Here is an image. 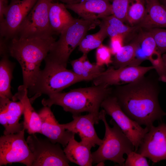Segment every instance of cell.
I'll return each instance as SVG.
<instances>
[{
  "mask_svg": "<svg viewBox=\"0 0 166 166\" xmlns=\"http://www.w3.org/2000/svg\"><path fill=\"white\" fill-rule=\"evenodd\" d=\"M162 57L164 64L166 66V54H163L162 55Z\"/></svg>",
  "mask_w": 166,
  "mask_h": 166,
  "instance_id": "37",
  "label": "cell"
},
{
  "mask_svg": "<svg viewBox=\"0 0 166 166\" xmlns=\"http://www.w3.org/2000/svg\"><path fill=\"white\" fill-rule=\"evenodd\" d=\"M137 152L154 163L166 160V123L149 128Z\"/></svg>",
  "mask_w": 166,
  "mask_h": 166,
  "instance_id": "13",
  "label": "cell"
},
{
  "mask_svg": "<svg viewBox=\"0 0 166 166\" xmlns=\"http://www.w3.org/2000/svg\"><path fill=\"white\" fill-rule=\"evenodd\" d=\"M100 27L103 28L108 36L110 37L121 34L127 37L139 28L137 26H129L113 15L105 16L101 19Z\"/></svg>",
  "mask_w": 166,
  "mask_h": 166,
  "instance_id": "21",
  "label": "cell"
},
{
  "mask_svg": "<svg viewBox=\"0 0 166 166\" xmlns=\"http://www.w3.org/2000/svg\"><path fill=\"white\" fill-rule=\"evenodd\" d=\"M110 38L109 47L112 53L115 55L124 45V36L121 34L116 35Z\"/></svg>",
  "mask_w": 166,
  "mask_h": 166,
  "instance_id": "32",
  "label": "cell"
},
{
  "mask_svg": "<svg viewBox=\"0 0 166 166\" xmlns=\"http://www.w3.org/2000/svg\"><path fill=\"white\" fill-rule=\"evenodd\" d=\"M146 10L144 18L136 26L149 29L166 28V10L159 0H145Z\"/></svg>",
  "mask_w": 166,
  "mask_h": 166,
  "instance_id": "18",
  "label": "cell"
},
{
  "mask_svg": "<svg viewBox=\"0 0 166 166\" xmlns=\"http://www.w3.org/2000/svg\"><path fill=\"white\" fill-rule=\"evenodd\" d=\"M166 10V0H159Z\"/></svg>",
  "mask_w": 166,
  "mask_h": 166,
  "instance_id": "38",
  "label": "cell"
},
{
  "mask_svg": "<svg viewBox=\"0 0 166 166\" xmlns=\"http://www.w3.org/2000/svg\"><path fill=\"white\" fill-rule=\"evenodd\" d=\"M14 64L8 56L2 57L0 62V97L13 100L14 95L11 91L10 83Z\"/></svg>",
  "mask_w": 166,
  "mask_h": 166,
  "instance_id": "24",
  "label": "cell"
},
{
  "mask_svg": "<svg viewBox=\"0 0 166 166\" xmlns=\"http://www.w3.org/2000/svg\"><path fill=\"white\" fill-rule=\"evenodd\" d=\"M100 21H90L82 18L74 21L60 34L59 39L52 45L44 60L51 61L66 68L70 56L78 46L89 30L99 26Z\"/></svg>",
  "mask_w": 166,
  "mask_h": 166,
  "instance_id": "6",
  "label": "cell"
},
{
  "mask_svg": "<svg viewBox=\"0 0 166 166\" xmlns=\"http://www.w3.org/2000/svg\"><path fill=\"white\" fill-rule=\"evenodd\" d=\"M138 46V44L135 39L130 43L124 45L112 59L113 66L115 69H118L131 66L135 59Z\"/></svg>",
  "mask_w": 166,
  "mask_h": 166,
  "instance_id": "25",
  "label": "cell"
},
{
  "mask_svg": "<svg viewBox=\"0 0 166 166\" xmlns=\"http://www.w3.org/2000/svg\"><path fill=\"white\" fill-rule=\"evenodd\" d=\"M149 164L146 157L134 151L130 152L128 155L124 166H148Z\"/></svg>",
  "mask_w": 166,
  "mask_h": 166,
  "instance_id": "31",
  "label": "cell"
},
{
  "mask_svg": "<svg viewBox=\"0 0 166 166\" xmlns=\"http://www.w3.org/2000/svg\"><path fill=\"white\" fill-rule=\"evenodd\" d=\"M109 1L103 0L86 1L72 4H65L69 9L81 18L95 21L113 15L112 5Z\"/></svg>",
  "mask_w": 166,
  "mask_h": 166,
  "instance_id": "16",
  "label": "cell"
},
{
  "mask_svg": "<svg viewBox=\"0 0 166 166\" xmlns=\"http://www.w3.org/2000/svg\"><path fill=\"white\" fill-rule=\"evenodd\" d=\"M106 114L103 109L100 111L99 117L104 124L105 132L101 144L97 150L92 152L93 164L109 160L120 166H124L125 160L123 157L124 154L128 155L134 151V146L113 119L110 121L113 127L109 125Z\"/></svg>",
  "mask_w": 166,
  "mask_h": 166,
  "instance_id": "5",
  "label": "cell"
},
{
  "mask_svg": "<svg viewBox=\"0 0 166 166\" xmlns=\"http://www.w3.org/2000/svg\"><path fill=\"white\" fill-rule=\"evenodd\" d=\"M20 101L23 106L24 128L30 134L41 133V121L38 113L34 110L28 98L27 89L22 85L18 88V92L14 95L13 101Z\"/></svg>",
  "mask_w": 166,
  "mask_h": 166,
  "instance_id": "17",
  "label": "cell"
},
{
  "mask_svg": "<svg viewBox=\"0 0 166 166\" xmlns=\"http://www.w3.org/2000/svg\"><path fill=\"white\" fill-rule=\"evenodd\" d=\"M145 10V0H129L127 22L131 26H136L143 19Z\"/></svg>",
  "mask_w": 166,
  "mask_h": 166,
  "instance_id": "26",
  "label": "cell"
},
{
  "mask_svg": "<svg viewBox=\"0 0 166 166\" xmlns=\"http://www.w3.org/2000/svg\"><path fill=\"white\" fill-rule=\"evenodd\" d=\"M26 140L34 156L32 166L69 165L70 161L60 144L38 138L34 134L28 136Z\"/></svg>",
  "mask_w": 166,
  "mask_h": 166,
  "instance_id": "10",
  "label": "cell"
},
{
  "mask_svg": "<svg viewBox=\"0 0 166 166\" xmlns=\"http://www.w3.org/2000/svg\"><path fill=\"white\" fill-rule=\"evenodd\" d=\"M112 55L109 47L101 44L96 51V64L100 66H108L112 63Z\"/></svg>",
  "mask_w": 166,
  "mask_h": 166,
  "instance_id": "29",
  "label": "cell"
},
{
  "mask_svg": "<svg viewBox=\"0 0 166 166\" xmlns=\"http://www.w3.org/2000/svg\"><path fill=\"white\" fill-rule=\"evenodd\" d=\"M104 162L105 161H101L99 163H97V164L98 165H101V166H104L105 165V164H104Z\"/></svg>",
  "mask_w": 166,
  "mask_h": 166,
  "instance_id": "39",
  "label": "cell"
},
{
  "mask_svg": "<svg viewBox=\"0 0 166 166\" xmlns=\"http://www.w3.org/2000/svg\"><path fill=\"white\" fill-rule=\"evenodd\" d=\"M157 74L152 73L130 83L116 86L111 93L128 117L148 128L166 116L159 102L160 80Z\"/></svg>",
  "mask_w": 166,
  "mask_h": 166,
  "instance_id": "1",
  "label": "cell"
},
{
  "mask_svg": "<svg viewBox=\"0 0 166 166\" xmlns=\"http://www.w3.org/2000/svg\"><path fill=\"white\" fill-rule=\"evenodd\" d=\"M25 130L0 137V166L14 163L32 166L34 156L25 138Z\"/></svg>",
  "mask_w": 166,
  "mask_h": 166,
  "instance_id": "8",
  "label": "cell"
},
{
  "mask_svg": "<svg viewBox=\"0 0 166 166\" xmlns=\"http://www.w3.org/2000/svg\"><path fill=\"white\" fill-rule=\"evenodd\" d=\"M41 121V134L53 143L65 148L75 133L64 128L56 119L50 107L44 106L38 113Z\"/></svg>",
  "mask_w": 166,
  "mask_h": 166,
  "instance_id": "15",
  "label": "cell"
},
{
  "mask_svg": "<svg viewBox=\"0 0 166 166\" xmlns=\"http://www.w3.org/2000/svg\"><path fill=\"white\" fill-rule=\"evenodd\" d=\"M153 69L154 67L152 65L127 66L118 69H115L112 66L98 74L92 81L96 85H121L135 81Z\"/></svg>",
  "mask_w": 166,
  "mask_h": 166,
  "instance_id": "12",
  "label": "cell"
},
{
  "mask_svg": "<svg viewBox=\"0 0 166 166\" xmlns=\"http://www.w3.org/2000/svg\"><path fill=\"white\" fill-rule=\"evenodd\" d=\"M54 0H38L21 25L16 37L47 38L53 35L49 24V11Z\"/></svg>",
  "mask_w": 166,
  "mask_h": 166,
  "instance_id": "7",
  "label": "cell"
},
{
  "mask_svg": "<svg viewBox=\"0 0 166 166\" xmlns=\"http://www.w3.org/2000/svg\"><path fill=\"white\" fill-rule=\"evenodd\" d=\"M50 28L53 35L60 34L74 21L63 3L52 2L49 11Z\"/></svg>",
  "mask_w": 166,
  "mask_h": 166,
  "instance_id": "19",
  "label": "cell"
},
{
  "mask_svg": "<svg viewBox=\"0 0 166 166\" xmlns=\"http://www.w3.org/2000/svg\"><path fill=\"white\" fill-rule=\"evenodd\" d=\"M8 0H0V22L4 18L9 5Z\"/></svg>",
  "mask_w": 166,
  "mask_h": 166,
  "instance_id": "35",
  "label": "cell"
},
{
  "mask_svg": "<svg viewBox=\"0 0 166 166\" xmlns=\"http://www.w3.org/2000/svg\"><path fill=\"white\" fill-rule=\"evenodd\" d=\"M73 120L66 123L61 124L65 129L79 136L81 142L90 148L100 146L102 140L98 136L94 127L98 124L99 118L90 113L85 115H73Z\"/></svg>",
  "mask_w": 166,
  "mask_h": 166,
  "instance_id": "14",
  "label": "cell"
},
{
  "mask_svg": "<svg viewBox=\"0 0 166 166\" xmlns=\"http://www.w3.org/2000/svg\"><path fill=\"white\" fill-rule=\"evenodd\" d=\"M91 149L81 141H77L74 135L64 148L63 150L70 162L80 166H91L93 164Z\"/></svg>",
  "mask_w": 166,
  "mask_h": 166,
  "instance_id": "20",
  "label": "cell"
},
{
  "mask_svg": "<svg viewBox=\"0 0 166 166\" xmlns=\"http://www.w3.org/2000/svg\"><path fill=\"white\" fill-rule=\"evenodd\" d=\"M7 124L6 129L4 130V135L16 133L24 128L23 122L19 121L23 113V106L19 101L16 102L9 99L7 103Z\"/></svg>",
  "mask_w": 166,
  "mask_h": 166,
  "instance_id": "23",
  "label": "cell"
},
{
  "mask_svg": "<svg viewBox=\"0 0 166 166\" xmlns=\"http://www.w3.org/2000/svg\"><path fill=\"white\" fill-rule=\"evenodd\" d=\"M9 99L8 98L0 97V123L6 129L7 124V103Z\"/></svg>",
  "mask_w": 166,
  "mask_h": 166,
  "instance_id": "33",
  "label": "cell"
},
{
  "mask_svg": "<svg viewBox=\"0 0 166 166\" xmlns=\"http://www.w3.org/2000/svg\"><path fill=\"white\" fill-rule=\"evenodd\" d=\"M56 41L53 36L47 38L15 37L8 44V53L21 66L23 87L28 89L34 85L41 69L40 66Z\"/></svg>",
  "mask_w": 166,
  "mask_h": 166,
  "instance_id": "2",
  "label": "cell"
},
{
  "mask_svg": "<svg viewBox=\"0 0 166 166\" xmlns=\"http://www.w3.org/2000/svg\"><path fill=\"white\" fill-rule=\"evenodd\" d=\"M89 0H82L81 2H83V1H89ZM106 0V1H109L110 0Z\"/></svg>",
  "mask_w": 166,
  "mask_h": 166,
  "instance_id": "40",
  "label": "cell"
},
{
  "mask_svg": "<svg viewBox=\"0 0 166 166\" xmlns=\"http://www.w3.org/2000/svg\"><path fill=\"white\" fill-rule=\"evenodd\" d=\"M112 89L110 86L103 85L75 89L50 95L48 99H43L42 103L50 107L53 105L60 106L72 115L87 112L99 117L101 103L111 94Z\"/></svg>",
  "mask_w": 166,
  "mask_h": 166,
  "instance_id": "3",
  "label": "cell"
},
{
  "mask_svg": "<svg viewBox=\"0 0 166 166\" xmlns=\"http://www.w3.org/2000/svg\"><path fill=\"white\" fill-rule=\"evenodd\" d=\"M148 30L152 34L158 49L162 54L166 52V29L154 28Z\"/></svg>",
  "mask_w": 166,
  "mask_h": 166,
  "instance_id": "30",
  "label": "cell"
},
{
  "mask_svg": "<svg viewBox=\"0 0 166 166\" xmlns=\"http://www.w3.org/2000/svg\"><path fill=\"white\" fill-rule=\"evenodd\" d=\"M44 60V68L40 70L33 85L28 90L29 96L34 95L30 98L31 102L42 94L49 96L77 82L89 81L62 65Z\"/></svg>",
  "mask_w": 166,
  "mask_h": 166,
  "instance_id": "4",
  "label": "cell"
},
{
  "mask_svg": "<svg viewBox=\"0 0 166 166\" xmlns=\"http://www.w3.org/2000/svg\"><path fill=\"white\" fill-rule=\"evenodd\" d=\"M38 0H11L0 22V37L7 40L17 37L22 22Z\"/></svg>",
  "mask_w": 166,
  "mask_h": 166,
  "instance_id": "11",
  "label": "cell"
},
{
  "mask_svg": "<svg viewBox=\"0 0 166 166\" xmlns=\"http://www.w3.org/2000/svg\"><path fill=\"white\" fill-rule=\"evenodd\" d=\"M8 40L4 38L0 37V53L2 57L8 56Z\"/></svg>",
  "mask_w": 166,
  "mask_h": 166,
  "instance_id": "34",
  "label": "cell"
},
{
  "mask_svg": "<svg viewBox=\"0 0 166 166\" xmlns=\"http://www.w3.org/2000/svg\"><path fill=\"white\" fill-rule=\"evenodd\" d=\"M60 1L65 4H76L81 2L82 0H54Z\"/></svg>",
  "mask_w": 166,
  "mask_h": 166,
  "instance_id": "36",
  "label": "cell"
},
{
  "mask_svg": "<svg viewBox=\"0 0 166 166\" xmlns=\"http://www.w3.org/2000/svg\"><path fill=\"white\" fill-rule=\"evenodd\" d=\"M101 107L120 127L133 144L134 151L137 152L149 128H142L128 117L121 108L116 98L111 94L103 101Z\"/></svg>",
  "mask_w": 166,
  "mask_h": 166,
  "instance_id": "9",
  "label": "cell"
},
{
  "mask_svg": "<svg viewBox=\"0 0 166 166\" xmlns=\"http://www.w3.org/2000/svg\"><path fill=\"white\" fill-rule=\"evenodd\" d=\"M87 54L83 53L79 58L72 60L70 63L76 74L92 81L105 70L104 66L91 63L87 58Z\"/></svg>",
  "mask_w": 166,
  "mask_h": 166,
  "instance_id": "22",
  "label": "cell"
},
{
  "mask_svg": "<svg viewBox=\"0 0 166 166\" xmlns=\"http://www.w3.org/2000/svg\"><path fill=\"white\" fill-rule=\"evenodd\" d=\"M100 28L98 32L86 35L81 40L78 46L79 50L83 53L87 54L92 50L97 49L102 44L104 39L108 36L104 29Z\"/></svg>",
  "mask_w": 166,
  "mask_h": 166,
  "instance_id": "27",
  "label": "cell"
},
{
  "mask_svg": "<svg viewBox=\"0 0 166 166\" xmlns=\"http://www.w3.org/2000/svg\"><path fill=\"white\" fill-rule=\"evenodd\" d=\"M129 0H112L113 15L124 22H127Z\"/></svg>",
  "mask_w": 166,
  "mask_h": 166,
  "instance_id": "28",
  "label": "cell"
}]
</instances>
